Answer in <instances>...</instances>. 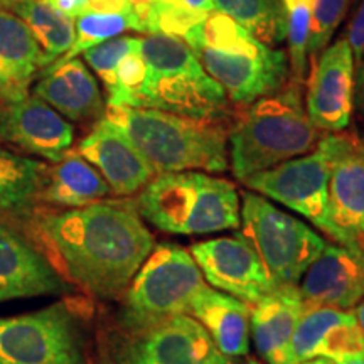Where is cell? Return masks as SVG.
<instances>
[{
    "label": "cell",
    "instance_id": "6da1fadb",
    "mask_svg": "<svg viewBox=\"0 0 364 364\" xmlns=\"http://www.w3.org/2000/svg\"><path fill=\"white\" fill-rule=\"evenodd\" d=\"M39 235L61 277L102 299L124 292L156 247L130 201L53 213L39 221Z\"/></svg>",
    "mask_w": 364,
    "mask_h": 364
},
{
    "label": "cell",
    "instance_id": "7a4b0ae2",
    "mask_svg": "<svg viewBox=\"0 0 364 364\" xmlns=\"http://www.w3.org/2000/svg\"><path fill=\"white\" fill-rule=\"evenodd\" d=\"M105 120L124 134L156 174L225 172L230 167L225 118H194L154 108L108 107Z\"/></svg>",
    "mask_w": 364,
    "mask_h": 364
},
{
    "label": "cell",
    "instance_id": "3957f363",
    "mask_svg": "<svg viewBox=\"0 0 364 364\" xmlns=\"http://www.w3.org/2000/svg\"><path fill=\"white\" fill-rule=\"evenodd\" d=\"M182 39L233 103L250 105L289 83L285 51L253 38L225 14H209Z\"/></svg>",
    "mask_w": 364,
    "mask_h": 364
},
{
    "label": "cell",
    "instance_id": "277c9868",
    "mask_svg": "<svg viewBox=\"0 0 364 364\" xmlns=\"http://www.w3.org/2000/svg\"><path fill=\"white\" fill-rule=\"evenodd\" d=\"M302 85L289 81L277 93L247 105L228 134V156L236 179L243 182L317 147L321 132L311 124Z\"/></svg>",
    "mask_w": 364,
    "mask_h": 364
},
{
    "label": "cell",
    "instance_id": "5b68a950",
    "mask_svg": "<svg viewBox=\"0 0 364 364\" xmlns=\"http://www.w3.org/2000/svg\"><path fill=\"white\" fill-rule=\"evenodd\" d=\"M136 209L159 231L201 236L238 230L241 201L236 186L209 172L157 174L136 199Z\"/></svg>",
    "mask_w": 364,
    "mask_h": 364
},
{
    "label": "cell",
    "instance_id": "8992f818",
    "mask_svg": "<svg viewBox=\"0 0 364 364\" xmlns=\"http://www.w3.org/2000/svg\"><path fill=\"white\" fill-rule=\"evenodd\" d=\"M145 78L135 108L194 118H226L230 98L184 39L150 34L140 39Z\"/></svg>",
    "mask_w": 364,
    "mask_h": 364
},
{
    "label": "cell",
    "instance_id": "52a82bcc",
    "mask_svg": "<svg viewBox=\"0 0 364 364\" xmlns=\"http://www.w3.org/2000/svg\"><path fill=\"white\" fill-rule=\"evenodd\" d=\"M240 201L236 233L257 252L273 284L297 285L327 247L324 236L252 191H243Z\"/></svg>",
    "mask_w": 364,
    "mask_h": 364
},
{
    "label": "cell",
    "instance_id": "ba28073f",
    "mask_svg": "<svg viewBox=\"0 0 364 364\" xmlns=\"http://www.w3.org/2000/svg\"><path fill=\"white\" fill-rule=\"evenodd\" d=\"M206 285L189 250L179 245L154 247L132 279L125 295V321L147 331L167 318L189 314L194 295Z\"/></svg>",
    "mask_w": 364,
    "mask_h": 364
},
{
    "label": "cell",
    "instance_id": "9c48e42d",
    "mask_svg": "<svg viewBox=\"0 0 364 364\" xmlns=\"http://www.w3.org/2000/svg\"><path fill=\"white\" fill-rule=\"evenodd\" d=\"M0 364H86L85 338L66 304L0 318Z\"/></svg>",
    "mask_w": 364,
    "mask_h": 364
},
{
    "label": "cell",
    "instance_id": "30bf717a",
    "mask_svg": "<svg viewBox=\"0 0 364 364\" xmlns=\"http://www.w3.org/2000/svg\"><path fill=\"white\" fill-rule=\"evenodd\" d=\"M327 181L329 156L321 136L312 152L250 176L243 184L263 198L292 209L336 241V231L329 218Z\"/></svg>",
    "mask_w": 364,
    "mask_h": 364
},
{
    "label": "cell",
    "instance_id": "8fae6325",
    "mask_svg": "<svg viewBox=\"0 0 364 364\" xmlns=\"http://www.w3.org/2000/svg\"><path fill=\"white\" fill-rule=\"evenodd\" d=\"M329 156V218L336 241L343 247H363L364 240V142L354 134H326Z\"/></svg>",
    "mask_w": 364,
    "mask_h": 364
},
{
    "label": "cell",
    "instance_id": "7c38bea8",
    "mask_svg": "<svg viewBox=\"0 0 364 364\" xmlns=\"http://www.w3.org/2000/svg\"><path fill=\"white\" fill-rule=\"evenodd\" d=\"M354 85L356 63L343 36L321 53L309 78L306 110L318 132L339 134L348 129L354 110Z\"/></svg>",
    "mask_w": 364,
    "mask_h": 364
},
{
    "label": "cell",
    "instance_id": "4fadbf2b",
    "mask_svg": "<svg viewBox=\"0 0 364 364\" xmlns=\"http://www.w3.org/2000/svg\"><path fill=\"white\" fill-rule=\"evenodd\" d=\"M209 287L255 306L275 289L257 252L241 236L199 241L189 248Z\"/></svg>",
    "mask_w": 364,
    "mask_h": 364
},
{
    "label": "cell",
    "instance_id": "5bb4252c",
    "mask_svg": "<svg viewBox=\"0 0 364 364\" xmlns=\"http://www.w3.org/2000/svg\"><path fill=\"white\" fill-rule=\"evenodd\" d=\"M0 139L46 161L59 162L70 152L75 129L38 97L0 103Z\"/></svg>",
    "mask_w": 364,
    "mask_h": 364
},
{
    "label": "cell",
    "instance_id": "9a60e30c",
    "mask_svg": "<svg viewBox=\"0 0 364 364\" xmlns=\"http://www.w3.org/2000/svg\"><path fill=\"white\" fill-rule=\"evenodd\" d=\"M299 290L306 309H354L364 299V248L327 243L304 273Z\"/></svg>",
    "mask_w": 364,
    "mask_h": 364
},
{
    "label": "cell",
    "instance_id": "2e32d148",
    "mask_svg": "<svg viewBox=\"0 0 364 364\" xmlns=\"http://www.w3.org/2000/svg\"><path fill=\"white\" fill-rule=\"evenodd\" d=\"M129 364H238L223 354L211 336L188 314L150 327L132 346Z\"/></svg>",
    "mask_w": 364,
    "mask_h": 364
},
{
    "label": "cell",
    "instance_id": "e0dca14e",
    "mask_svg": "<svg viewBox=\"0 0 364 364\" xmlns=\"http://www.w3.org/2000/svg\"><path fill=\"white\" fill-rule=\"evenodd\" d=\"M107 181L115 196L140 193L157 174L130 140L103 118L75 150Z\"/></svg>",
    "mask_w": 364,
    "mask_h": 364
},
{
    "label": "cell",
    "instance_id": "ac0fdd59",
    "mask_svg": "<svg viewBox=\"0 0 364 364\" xmlns=\"http://www.w3.org/2000/svg\"><path fill=\"white\" fill-rule=\"evenodd\" d=\"M252 307L250 332L267 364H299L292 341L306 306L297 285L275 287Z\"/></svg>",
    "mask_w": 364,
    "mask_h": 364
},
{
    "label": "cell",
    "instance_id": "d6986e66",
    "mask_svg": "<svg viewBox=\"0 0 364 364\" xmlns=\"http://www.w3.org/2000/svg\"><path fill=\"white\" fill-rule=\"evenodd\" d=\"M65 290L66 282L53 263L0 225V304Z\"/></svg>",
    "mask_w": 364,
    "mask_h": 364
},
{
    "label": "cell",
    "instance_id": "ffe728a7",
    "mask_svg": "<svg viewBox=\"0 0 364 364\" xmlns=\"http://www.w3.org/2000/svg\"><path fill=\"white\" fill-rule=\"evenodd\" d=\"M297 361L324 356L336 363L364 356V341L353 312L331 307L306 309L292 341Z\"/></svg>",
    "mask_w": 364,
    "mask_h": 364
},
{
    "label": "cell",
    "instance_id": "44dd1931",
    "mask_svg": "<svg viewBox=\"0 0 364 364\" xmlns=\"http://www.w3.org/2000/svg\"><path fill=\"white\" fill-rule=\"evenodd\" d=\"M189 314L206 329L225 356L231 359L248 356L252 339V307L248 304L204 285L194 295Z\"/></svg>",
    "mask_w": 364,
    "mask_h": 364
},
{
    "label": "cell",
    "instance_id": "7402d4cb",
    "mask_svg": "<svg viewBox=\"0 0 364 364\" xmlns=\"http://www.w3.org/2000/svg\"><path fill=\"white\" fill-rule=\"evenodd\" d=\"M34 93L59 115L75 122L93 118L103 108L97 80L78 58L46 68Z\"/></svg>",
    "mask_w": 364,
    "mask_h": 364
},
{
    "label": "cell",
    "instance_id": "603a6c76",
    "mask_svg": "<svg viewBox=\"0 0 364 364\" xmlns=\"http://www.w3.org/2000/svg\"><path fill=\"white\" fill-rule=\"evenodd\" d=\"M41 66V48L26 22L0 11V103L27 97V88Z\"/></svg>",
    "mask_w": 364,
    "mask_h": 364
},
{
    "label": "cell",
    "instance_id": "cb8c5ba5",
    "mask_svg": "<svg viewBox=\"0 0 364 364\" xmlns=\"http://www.w3.org/2000/svg\"><path fill=\"white\" fill-rule=\"evenodd\" d=\"M112 191L100 172L76 152H68L54 169L48 171L41 198L70 209L85 208L107 198Z\"/></svg>",
    "mask_w": 364,
    "mask_h": 364
},
{
    "label": "cell",
    "instance_id": "d4e9b609",
    "mask_svg": "<svg viewBox=\"0 0 364 364\" xmlns=\"http://www.w3.org/2000/svg\"><path fill=\"white\" fill-rule=\"evenodd\" d=\"M41 48V66L48 68L63 58L75 43V19L58 12L44 0H21L16 7Z\"/></svg>",
    "mask_w": 364,
    "mask_h": 364
},
{
    "label": "cell",
    "instance_id": "484cf974",
    "mask_svg": "<svg viewBox=\"0 0 364 364\" xmlns=\"http://www.w3.org/2000/svg\"><path fill=\"white\" fill-rule=\"evenodd\" d=\"M48 167L0 149V211L21 213L41 198Z\"/></svg>",
    "mask_w": 364,
    "mask_h": 364
},
{
    "label": "cell",
    "instance_id": "4316f807",
    "mask_svg": "<svg viewBox=\"0 0 364 364\" xmlns=\"http://www.w3.org/2000/svg\"><path fill=\"white\" fill-rule=\"evenodd\" d=\"M215 11L233 19L272 48L287 38L284 0H213Z\"/></svg>",
    "mask_w": 364,
    "mask_h": 364
},
{
    "label": "cell",
    "instance_id": "83f0119b",
    "mask_svg": "<svg viewBox=\"0 0 364 364\" xmlns=\"http://www.w3.org/2000/svg\"><path fill=\"white\" fill-rule=\"evenodd\" d=\"M75 43L65 56L59 58L54 63H65L70 59L80 56L95 46L107 43L122 36L125 31H136L139 33V21L132 6L122 9V11H98V9H88V11L76 17L75 22Z\"/></svg>",
    "mask_w": 364,
    "mask_h": 364
},
{
    "label": "cell",
    "instance_id": "f1b7e54d",
    "mask_svg": "<svg viewBox=\"0 0 364 364\" xmlns=\"http://www.w3.org/2000/svg\"><path fill=\"white\" fill-rule=\"evenodd\" d=\"M316 0H284L287 44H289V81L304 85L307 71V48Z\"/></svg>",
    "mask_w": 364,
    "mask_h": 364
},
{
    "label": "cell",
    "instance_id": "f546056e",
    "mask_svg": "<svg viewBox=\"0 0 364 364\" xmlns=\"http://www.w3.org/2000/svg\"><path fill=\"white\" fill-rule=\"evenodd\" d=\"M353 2L354 0H316L307 48V56L312 61V65L331 44L336 31L339 29L341 22L344 21Z\"/></svg>",
    "mask_w": 364,
    "mask_h": 364
},
{
    "label": "cell",
    "instance_id": "4dcf8cb0",
    "mask_svg": "<svg viewBox=\"0 0 364 364\" xmlns=\"http://www.w3.org/2000/svg\"><path fill=\"white\" fill-rule=\"evenodd\" d=\"M139 44L140 39L132 38V36H118L83 53L85 61L103 81L107 93L115 86V75L120 61L127 54L139 48Z\"/></svg>",
    "mask_w": 364,
    "mask_h": 364
},
{
    "label": "cell",
    "instance_id": "1f68e13d",
    "mask_svg": "<svg viewBox=\"0 0 364 364\" xmlns=\"http://www.w3.org/2000/svg\"><path fill=\"white\" fill-rule=\"evenodd\" d=\"M145 78V63L139 48L127 54L117 68L115 86L108 91V107H136Z\"/></svg>",
    "mask_w": 364,
    "mask_h": 364
},
{
    "label": "cell",
    "instance_id": "d6a6232c",
    "mask_svg": "<svg viewBox=\"0 0 364 364\" xmlns=\"http://www.w3.org/2000/svg\"><path fill=\"white\" fill-rule=\"evenodd\" d=\"M344 38L348 39L349 46H351L354 63H356L358 68L361 65L364 58V0L359 2L356 12H354L351 22H349Z\"/></svg>",
    "mask_w": 364,
    "mask_h": 364
},
{
    "label": "cell",
    "instance_id": "836d02e7",
    "mask_svg": "<svg viewBox=\"0 0 364 364\" xmlns=\"http://www.w3.org/2000/svg\"><path fill=\"white\" fill-rule=\"evenodd\" d=\"M44 2L71 19L80 17L91 6V0H44Z\"/></svg>",
    "mask_w": 364,
    "mask_h": 364
},
{
    "label": "cell",
    "instance_id": "e575fe53",
    "mask_svg": "<svg viewBox=\"0 0 364 364\" xmlns=\"http://www.w3.org/2000/svg\"><path fill=\"white\" fill-rule=\"evenodd\" d=\"M354 107L364 115V58L356 68V85H354Z\"/></svg>",
    "mask_w": 364,
    "mask_h": 364
},
{
    "label": "cell",
    "instance_id": "d590c367",
    "mask_svg": "<svg viewBox=\"0 0 364 364\" xmlns=\"http://www.w3.org/2000/svg\"><path fill=\"white\" fill-rule=\"evenodd\" d=\"M176 6L189 9V11L213 14L215 11V2L213 0H176Z\"/></svg>",
    "mask_w": 364,
    "mask_h": 364
},
{
    "label": "cell",
    "instance_id": "8d00e7d4",
    "mask_svg": "<svg viewBox=\"0 0 364 364\" xmlns=\"http://www.w3.org/2000/svg\"><path fill=\"white\" fill-rule=\"evenodd\" d=\"M130 0H91L90 9H98V11H122L129 7Z\"/></svg>",
    "mask_w": 364,
    "mask_h": 364
},
{
    "label": "cell",
    "instance_id": "74e56055",
    "mask_svg": "<svg viewBox=\"0 0 364 364\" xmlns=\"http://www.w3.org/2000/svg\"><path fill=\"white\" fill-rule=\"evenodd\" d=\"M353 314H354V317H356L359 331H361V336H363V341H364V299L358 304L356 307H354Z\"/></svg>",
    "mask_w": 364,
    "mask_h": 364
},
{
    "label": "cell",
    "instance_id": "f35d334b",
    "mask_svg": "<svg viewBox=\"0 0 364 364\" xmlns=\"http://www.w3.org/2000/svg\"><path fill=\"white\" fill-rule=\"evenodd\" d=\"M299 364H338V363H336L334 359H329V358H324V356H317V358L306 359V361H300Z\"/></svg>",
    "mask_w": 364,
    "mask_h": 364
},
{
    "label": "cell",
    "instance_id": "ab89813d",
    "mask_svg": "<svg viewBox=\"0 0 364 364\" xmlns=\"http://www.w3.org/2000/svg\"><path fill=\"white\" fill-rule=\"evenodd\" d=\"M21 0H0V11H16Z\"/></svg>",
    "mask_w": 364,
    "mask_h": 364
},
{
    "label": "cell",
    "instance_id": "60d3db41",
    "mask_svg": "<svg viewBox=\"0 0 364 364\" xmlns=\"http://www.w3.org/2000/svg\"><path fill=\"white\" fill-rule=\"evenodd\" d=\"M338 364H364V356L344 359V361H338Z\"/></svg>",
    "mask_w": 364,
    "mask_h": 364
},
{
    "label": "cell",
    "instance_id": "b9f144b4",
    "mask_svg": "<svg viewBox=\"0 0 364 364\" xmlns=\"http://www.w3.org/2000/svg\"><path fill=\"white\" fill-rule=\"evenodd\" d=\"M248 364H260L258 361H255V359H252V361H248Z\"/></svg>",
    "mask_w": 364,
    "mask_h": 364
}]
</instances>
